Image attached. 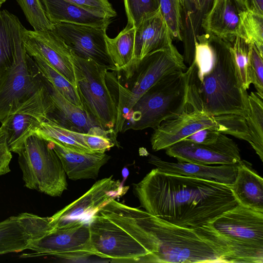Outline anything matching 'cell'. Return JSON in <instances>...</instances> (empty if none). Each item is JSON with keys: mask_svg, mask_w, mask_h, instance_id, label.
<instances>
[{"mask_svg": "<svg viewBox=\"0 0 263 263\" xmlns=\"http://www.w3.org/2000/svg\"><path fill=\"white\" fill-rule=\"evenodd\" d=\"M133 190L144 211L186 228L202 226L238 204L229 185L156 168L134 183Z\"/></svg>", "mask_w": 263, "mask_h": 263, "instance_id": "6da1fadb", "label": "cell"}, {"mask_svg": "<svg viewBox=\"0 0 263 263\" xmlns=\"http://www.w3.org/2000/svg\"><path fill=\"white\" fill-rule=\"evenodd\" d=\"M194 57L186 73V107L210 116L247 117L248 95L237 73L231 43L210 33L194 39Z\"/></svg>", "mask_w": 263, "mask_h": 263, "instance_id": "7a4b0ae2", "label": "cell"}, {"mask_svg": "<svg viewBox=\"0 0 263 263\" xmlns=\"http://www.w3.org/2000/svg\"><path fill=\"white\" fill-rule=\"evenodd\" d=\"M144 211L146 223L156 239L151 262H233L225 241L206 223L182 227Z\"/></svg>", "mask_w": 263, "mask_h": 263, "instance_id": "3957f363", "label": "cell"}, {"mask_svg": "<svg viewBox=\"0 0 263 263\" xmlns=\"http://www.w3.org/2000/svg\"><path fill=\"white\" fill-rule=\"evenodd\" d=\"M186 72L181 70L161 78L132 107L121 133L155 129L164 120L182 112L186 106Z\"/></svg>", "mask_w": 263, "mask_h": 263, "instance_id": "277c9868", "label": "cell"}, {"mask_svg": "<svg viewBox=\"0 0 263 263\" xmlns=\"http://www.w3.org/2000/svg\"><path fill=\"white\" fill-rule=\"evenodd\" d=\"M206 224L225 241L233 262H263V212L238 204Z\"/></svg>", "mask_w": 263, "mask_h": 263, "instance_id": "5b68a950", "label": "cell"}, {"mask_svg": "<svg viewBox=\"0 0 263 263\" xmlns=\"http://www.w3.org/2000/svg\"><path fill=\"white\" fill-rule=\"evenodd\" d=\"M73 55L77 89L82 109L98 126L114 133L118 89L112 92L107 82L111 68L93 60Z\"/></svg>", "mask_w": 263, "mask_h": 263, "instance_id": "8992f818", "label": "cell"}, {"mask_svg": "<svg viewBox=\"0 0 263 263\" xmlns=\"http://www.w3.org/2000/svg\"><path fill=\"white\" fill-rule=\"evenodd\" d=\"M186 69L183 55L177 48L171 46L145 57L138 64L132 77L123 85L119 81L117 115L114 133L121 132L126 117L138 100L165 76Z\"/></svg>", "mask_w": 263, "mask_h": 263, "instance_id": "52a82bcc", "label": "cell"}, {"mask_svg": "<svg viewBox=\"0 0 263 263\" xmlns=\"http://www.w3.org/2000/svg\"><path fill=\"white\" fill-rule=\"evenodd\" d=\"M16 153L26 187L51 197L67 189V175L49 141L32 134Z\"/></svg>", "mask_w": 263, "mask_h": 263, "instance_id": "ba28073f", "label": "cell"}, {"mask_svg": "<svg viewBox=\"0 0 263 263\" xmlns=\"http://www.w3.org/2000/svg\"><path fill=\"white\" fill-rule=\"evenodd\" d=\"M23 25L15 15L14 58L0 79V122L46 85L33 59L26 52L22 39Z\"/></svg>", "mask_w": 263, "mask_h": 263, "instance_id": "9c48e42d", "label": "cell"}, {"mask_svg": "<svg viewBox=\"0 0 263 263\" xmlns=\"http://www.w3.org/2000/svg\"><path fill=\"white\" fill-rule=\"evenodd\" d=\"M93 255L116 262H148L149 253L99 211L88 221Z\"/></svg>", "mask_w": 263, "mask_h": 263, "instance_id": "30bf717a", "label": "cell"}, {"mask_svg": "<svg viewBox=\"0 0 263 263\" xmlns=\"http://www.w3.org/2000/svg\"><path fill=\"white\" fill-rule=\"evenodd\" d=\"M20 256L31 258L53 256L67 259H77L93 256L88 222L67 224L55 228L40 239L32 242Z\"/></svg>", "mask_w": 263, "mask_h": 263, "instance_id": "8fae6325", "label": "cell"}, {"mask_svg": "<svg viewBox=\"0 0 263 263\" xmlns=\"http://www.w3.org/2000/svg\"><path fill=\"white\" fill-rule=\"evenodd\" d=\"M109 24L55 23H52L51 30L64 41L73 55L93 60L116 71L106 44V30Z\"/></svg>", "mask_w": 263, "mask_h": 263, "instance_id": "7c38bea8", "label": "cell"}, {"mask_svg": "<svg viewBox=\"0 0 263 263\" xmlns=\"http://www.w3.org/2000/svg\"><path fill=\"white\" fill-rule=\"evenodd\" d=\"M53 110V105L46 81L43 87L21 104L2 123L6 130L10 151L16 153Z\"/></svg>", "mask_w": 263, "mask_h": 263, "instance_id": "4fadbf2b", "label": "cell"}, {"mask_svg": "<svg viewBox=\"0 0 263 263\" xmlns=\"http://www.w3.org/2000/svg\"><path fill=\"white\" fill-rule=\"evenodd\" d=\"M128 188L114 179L112 176L99 180L82 196L50 217V223L55 229L88 222L101 206L111 199L124 195Z\"/></svg>", "mask_w": 263, "mask_h": 263, "instance_id": "5bb4252c", "label": "cell"}, {"mask_svg": "<svg viewBox=\"0 0 263 263\" xmlns=\"http://www.w3.org/2000/svg\"><path fill=\"white\" fill-rule=\"evenodd\" d=\"M22 39L26 53L41 57L77 87L73 55L64 41L53 31L22 29Z\"/></svg>", "mask_w": 263, "mask_h": 263, "instance_id": "9a60e30c", "label": "cell"}, {"mask_svg": "<svg viewBox=\"0 0 263 263\" xmlns=\"http://www.w3.org/2000/svg\"><path fill=\"white\" fill-rule=\"evenodd\" d=\"M165 153L179 161L203 165L235 164L242 162L237 144L220 133L211 144L195 143L182 140L167 147Z\"/></svg>", "mask_w": 263, "mask_h": 263, "instance_id": "2e32d148", "label": "cell"}, {"mask_svg": "<svg viewBox=\"0 0 263 263\" xmlns=\"http://www.w3.org/2000/svg\"><path fill=\"white\" fill-rule=\"evenodd\" d=\"M54 229L49 217L27 212L10 216L0 222V255L28 250Z\"/></svg>", "mask_w": 263, "mask_h": 263, "instance_id": "e0dca14e", "label": "cell"}, {"mask_svg": "<svg viewBox=\"0 0 263 263\" xmlns=\"http://www.w3.org/2000/svg\"><path fill=\"white\" fill-rule=\"evenodd\" d=\"M218 126L214 116L192 110L186 107L180 114L163 121L151 136L152 149H165L186 137L204 128Z\"/></svg>", "mask_w": 263, "mask_h": 263, "instance_id": "ac0fdd59", "label": "cell"}, {"mask_svg": "<svg viewBox=\"0 0 263 263\" xmlns=\"http://www.w3.org/2000/svg\"><path fill=\"white\" fill-rule=\"evenodd\" d=\"M171 31L159 9L146 16L135 27L133 61L125 74L126 80L133 75L139 63L146 55L173 45Z\"/></svg>", "mask_w": 263, "mask_h": 263, "instance_id": "d6986e66", "label": "cell"}, {"mask_svg": "<svg viewBox=\"0 0 263 263\" xmlns=\"http://www.w3.org/2000/svg\"><path fill=\"white\" fill-rule=\"evenodd\" d=\"M148 162L162 172L197 178L229 186L233 183L240 164L211 166L179 161L171 162L152 154L149 155Z\"/></svg>", "mask_w": 263, "mask_h": 263, "instance_id": "ffe728a7", "label": "cell"}, {"mask_svg": "<svg viewBox=\"0 0 263 263\" xmlns=\"http://www.w3.org/2000/svg\"><path fill=\"white\" fill-rule=\"evenodd\" d=\"M48 141L60 158L66 175L72 180L97 178L101 168L110 158L105 153L80 152L57 141Z\"/></svg>", "mask_w": 263, "mask_h": 263, "instance_id": "44dd1931", "label": "cell"}, {"mask_svg": "<svg viewBox=\"0 0 263 263\" xmlns=\"http://www.w3.org/2000/svg\"><path fill=\"white\" fill-rule=\"evenodd\" d=\"M242 0H218L201 20L205 33L232 43L238 33Z\"/></svg>", "mask_w": 263, "mask_h": 263, "instance_id": "7402d4cb", "label": "cell"}, {"mask_svg": "<svg viewBox=\"0 0 263 263\" xmlns=\"http://www.w3.org/2000/svg\"><path fill=\"white\" fill-rule=\"evenodd\" d=\"M51 23H68L98 25L110 23L111 18L64 0H40Z\"/></svg>", "mask_w": 263, "mask_h": 263, "instance_id": "603a6c76", "label": "cell"}, {"mask_svg": "<svg viewBox=\"0 0 263 263\" xmlns=\"http://www.w3.org/2000/svg\"><path fill=\"white\" fill-rule=\"evenodd\" d=\"M230 190L239 204L263 212V179L243 161L238 166Z\"/></svg>", "mask_w": 263, "mask_h": 263, "instance_id": "cb8c5ba5", "label": "cell"}, {"mask_svg": "<svg viewBox=\"0 0 263 263\" xmlns=\"http://www.w3.org/2000/svg\"><path fill=\"white\" fill-rule=\"evenodd\" d=\"M46 81L53 105V112L49 116L51 118L68 129L82 133H86L98 126L82 108L67 100L51 84Z\"/></svg>", "mask_w": 263, "mask_h": 263, "instance_id": "d4e9b609", "label": "cell"}, {"mask_svg": "<svg viewBox=\"0 0 263 263\" xmlns=\"http://www.w3.org/2000/svg\"><path fill=\"white\" fill-rule=\"evenodd\" d=\"M135 27L126 25L114 38L106 37L108 52L116 68L123 74L133 61L135 46Z\"/></svg>", "mask_w": 263, "mask_h": 263, "instance_id": "484cf974", "label": "cell"}, {"mask_svg": "<svg viewBox=\"0 0 263 263\" xmlns=\"http://www.w3.org/2000/svg\"><path fill=\"white\" fill-rule=\"evenodd\" d=\"M84 134L68 129L57 123L49 116L34 132L47 141L53 140L76 151L94 153L84 142Z\"/></svg>", "mask_w": 263, "mask_h": 263, "instance_id": "4316f807", "label": "cell"}, {"mask_svg": "<svg viewBox=\"0 0 263 263\" xmlns=\"http://www.w3.org/2000/svg\"><path fill=\"white\" fill-rule=\"evenodd\" d=\"M249 113L245 117L249 129L250 145L263 161V97L257 92L248 95Z\"/></svg>", "mask_w": 263, "mask_h": 263, "instance_id": "83f0119b", "label": "cell"}, {"mask_svg": "<svg viewBox=\"0 0 263 263\" xmlns=\"http://www.w3.org/2000/svg\"><path fill=\"white\" fill-rule=\"evenodd\" d=\"M14 16L7 10L0 11V79L14 58Z\"/></svg>", "mask_w": 263, "mask_h": 263, "instance_id": "f1b7e54d", "label": "cell"}, {"mask_svg": "<svg viewBox=\"0 0 263 263\" xmlns=\"http://www.w3.org/2000/svg\"><path fill=\"white\" fill-rule=\"evenodd\" d=\"M32 58L44 78L67 100L82 108L77 87L42 58Z\"/></svg>", "mask_w": 263, "mask_h": 263, "instance_id": "f546056e", "label": "cell"}, {"mask_svg": "<svg viewBox=\"0 0 263 263\" xmlns=\"http://www.w3.org/2000/svg\"><path fill=\"white\" fill-rule=\"evenodd\" d=\"M238 35L254 44L263 55V15L245 8L239 13Z\"/></svg>", "mask_w": 263, "mask_h": 263, "instance_id": "4dcf8cb0", "label": "cell"}, {"mask_svg": "<svg viewBox=\"0 0 263 263\" xmlns=\"http://www.w3.org/2000/svg\"><path fill=\"white\" fill-rule=\"evenodd\" d=\"M250 44L237 35L231 43V51L238 76L243 87L249 89L251 82L249 76Z\"/></svg>", "mask_w": 263, "mask_h": 263, "instance_id": "1f68e13d", "label": "cell"}, {"mask_svg": "<svg viewBox=\"0 0 263 263\" xmlns=\"http://www.w3.org/2000/svg\"><path fill=\"white\" fill-rule=\"evenodd\" d=\"M219 132L251 143V138L246 118L242 116L228 114L214 116Z\"/></svg>", "mask_w": 263, "mask_h": 263, "instance_id": "d6a6232c", "label": "cell"}, {"mask_svg": "<svg viewBox=\"0 0 263 263\" xmlns=\"http://www.w3.org/2000/svg\"><path fill=\"white\" fill-rule=\"evenodd\" d=\"M160 12L173 40L182 41L181 5L179 0H158Z\"/></svg>", "mask_w": 263, "mask_h": 263, "instance_id": "836d02e7", "label": "cell"}, {"mask_svg": "<svg viewBox=\"0 0 263 263\" xmlns=\"http://www.w3.org/2000/svg\"><path fill=\"white\" fill-rule=\"evenodd\" d=\"M34 30H50L52 23L47 18L40 0H16Z\"/></svg>", "mask_w": 263, "mask_h": 263, "instance_id": "e575fe53", "label": "cell"}, {"mask_svg": "<svg viewBox=\"0 0 263 263\" xmlns=\"http://www.w3.org/2000/svg\"><path fill=\"white\" fill-rule=\"evenodd\" d=\"M127 25L136 27L146 16L159 9L158 0H123Z\"/></svg>", "mask_w": 263, "mask_h": 263, "instance_id": "d590c367", "label": "cell"}, {"mask_svg": "<svg viewBox=\"0 0 263 263\" xmlns=\"http://www.w3.org/2000/svg\"><path fill=\"white\" fill-rule=\"evenodd\" d=\"M84 142L94 153H105L114 146H119L113 132L97 126L84 134Z\"/></svg>", "mask_w": 263, "mask_h": 263, "instance_id": "8d00e7d4", "label": "cell"}, {"mask_svg": "<svg viewBox=\"0 0 263 263\" xmlns=\"http://www.w3.org/2000/svg\"><path fill=\"white\" fill-rule=\"evenodd\" d=\"M249 76L251 84L263 97V55L253 44H250V48Z\"/></svg>", "mask_w": 263, "mask_h": 263, "instance_id": "74e56055", "label": "cell"}, {"mask_svg": "<svg viewBox=\"0 0 263 263\" xmlns=\"http://www.w3.org/2000/svg\"><path fill=\"white\" fill-rule=\"evenodd\" d=\"M81 7L104 13L111 18L117 12L108 0H64Z\"/></svg>", "mask_w": 263, "mask_h": 263, "instance_id": "f35d334b", "label": "cell"}, {"mask_svg": "<svg viewBox=\"0 0 263 263\" xmlns=\"http://www.w3.org/2000/svg\"><path fill=\"white\" fill-rule=\"evenodd\" d=\"M12 156L7 141V133L4 124L0 127V176L10 172V163Z\"/></svg>", "mask_w": 263, "mask_h": 263, "instance_id": "ab89813d", "label": "cell"}, {"mask_svg": "<svg viewBox=\"0 0 263 263\" xmlns=\"http://www.w3.org/2000/svg\"><path fill=\"white\" fill-rule=\"evenodd\" d=\"M220 134L216 128L207 127L197 130L183 140L197 144H211L217 141Z\"/></svg>", "mask_w": 263, "mask_h": 263, "instance_id": "60d3db41", "label": "cell"}, {"mask_svg": "<svg viewBox=\"0 0 263 263\" xmlns=\"http://www.w3.org/2000/svg\"><path fill=\"white\" fill-rule=\"evenodd\" d=\"M194 8L197 11L202 18L210 11L214 4L218 0H189ZM186 2V1H185Z\"/></svg>", "mask_w": 263, "mask_h": 263, "instance_id": "b9f144b4", "label": "cell"}, {"mask_svg": "<svg viewBox=\"0 0 263 263\" xmlns=\"http://www.w3.org/2000/svg\"><path fill=\"white\" fill-rule=\"evenodd\" d=\"M246 9L263 15V0H242Z\"/></svg>", "mask_w": 263, "mask_h": 263, "instance_id": "7bdbcfd3", "label": "cell"}, {"mask_svg": "<svg viewBox=\"0 0 263 263\" xmlns=\"http://www.w3.org/2000/svg\"><path fill=\"white\" fill-rule=\"evenodd\" d=\"M182 6H184L186 0H179Z\"/></svg>", "mask_w": 263, "mask_h": 263, "instance_id": "ee69618b", "label": "cell"}, {"mask_svg": "<svg viewBox=\"0 0 263 263\" xmlns=\"http://www.w3.org/2000/svg\"><path fill=\"white\" fill-rule=\"evenodd\" d=\"M7 0H0V3L2 4H3L4 2H5Z\"/></svg>", "mask_w": 263, "mask_h": 263, "instance_id": "f6af8a7d", "label": "cell"}]
</instances>
